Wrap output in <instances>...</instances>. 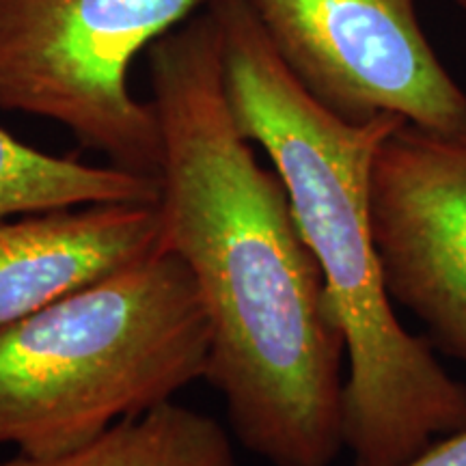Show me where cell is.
Wrapping results in <instances>:
<instances>
[{
  "instance_id": "obj_1",
  "label": "cell",
  "mask_w": 466,
  "mask_h": 466,
  "mask_svg": "<svg viewBox=\"0 0 466 466\" xmlns=\"http://www.w3.org/2000/svg\"><path fill=\"white\" fill-rule=\"evenodd\" d=\"M149 78L162 240L208 313L206 380L244 450L272 466H330L346 450V337L281 177L233 121L208 11L151 46Z\"/></svg>"
},
{
  "instance_id": "obj_2",
  "label": "cell",
  "mask_w": 466,
  "mask_h": 466,
  "mask_svg": "<svg viewBox=\"0 0 466 466\" xmlns=\"http://www.w3.org/2000/svg\"><path fill=\"white\" fill-rule=\"evenodd\" d=\"M206 11L233 121L281 177L346 337L343 445L354 466H404L466 428V384L395 316L371 233V167L404 119L348 124L302 89L244 0Z\"/></svg>"
},
{
  "instance_id": "obj_3",
  "label": "cell",
  "mask_w": 466,
  "mask_h": 466,
  "mask_svg": "<svg viewBox=\"0 0 466 466\" xmlns=\"http://www.w3.org/2000/svg\"><path fill=\"white\" fill-rule=\"evenodd\" d=\"M212 330L190 270L147 258L0 329V445L55 456L206 380Z\"/></svg>"
},
{
  "instance_id": "obj_4",
  "label": "cell",
  "mask_w": 466,
  "mask_h": 466,
  "mask_svg": "<svg viewBox=\"0 0 466 466\" xmlns=\"http://www.w3.org/2000/svg\"><path fill=\"white\" fill-rule=\"evenodd\" d=\"M201 3L0 0V110L55 121L108 165L158 177V115L132 96L127 74Z\"/></svg>"
},
{
  "instance_id": "obj_5",
  "label": "cell",
  "mask_w": 466,
  "mask_h": 466,
  "mask_svg": "<svg viewBox=\"0 0 466 466\" xmlns=\"http://www.w3.org/2000/svg\"><path fill=\"white\" fill-rule=\"evenodd\" d=\"M318 104L348 124L393 115L466 137V91L425 37L417 0H244Z\"/></svg>"
},
{
  "instance_id": "obj_6",
  "label": "cell",
  "mask_w": 466,
  "mask_h": 466,
  "mask_svg": "<svg viewBox=\"0 0 466 466\" xmlns=\"http://www.w3.org/2000/svg\"><path fill=\"white\" fill-rule=\"evenodd\" d=\"M371 233L395 305L430 346L466 363V137L389 132L370 179Z\"/></svg>"
},
{
  "instance_id": "obj_7",
  "label": "cell",
  "mask_w": 466,
  "mask_h": 466,
  "mask_svg": "<svg viewBox=\"0 0 466 466\" xmlns=\"http://www.w3.org/2000/svg\"><path fill=\"white\" fill-rule=\"evenodd\" d=\"M158 203H96L0 220V329L162 247Z\"/></svg>"
},
{
  "instance_id": "obj_8",
  "label": "cell",
  "mask_w": 466,
  "mask_h": 466,
  "mask_svg": "<svg viewBox=\"0 0 466 466\" xmlns=\"http://www.w3.org/2000/svg\"><path fill=\"white\" fill-rule=\"evenodd\" d=\"M0 466H238V458L217 419L171 400L67 451L15 453Z\"/></svg>"
},
{
  "instance_id": "obj_9",
  "label": "cell",
  "mask_w": 466,
  "mask_h": 466,
  "mask_svg": "<svg viewBox=\"0 0 466 466\" xmlns=\"http://www.w3.org/2000/svg\"><path fill=\"white\" fill-rule=\"evenodd\" d=\"M158 199V177L46 154L0 127V220L96 203Z\"/></svg>"
},
{
  "instance_id": "obj_10",
  "label": "cell",
  "mask_w": 466,
  "mask_h": 466,
  "mask_svg": "<svg viewBox=\"0 0 466 466\" xmlns=\"http://www.w3.org/2000/svg\"><path fill=\"white\" fill-rule=\"evenodd\" d=\"M404 466H466V428L447 434Z\"/></svg>"
},
{
  "instance_id": "obj_11",
  "label": "cell",
  "mask_w": 466,
  "mask_h": 466,
  "mask_svg": "<svg viewBox=\"0 0 466 466\" xmlns=\"http://www.w3.org/2000/svg\"><path fill=\"white\" fill-rule=\"evenodd\" d=\"M453 5H456V7H460L462 11H466V0H451Z\"/></svg>"
}]
</instances>
